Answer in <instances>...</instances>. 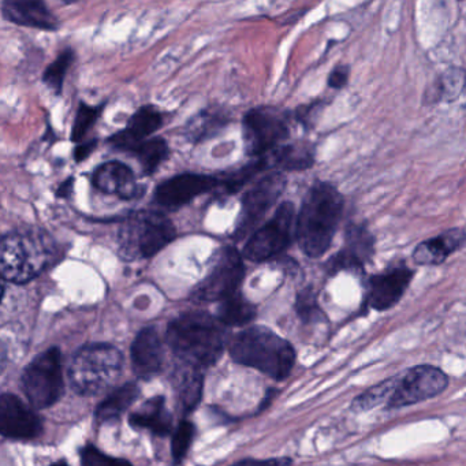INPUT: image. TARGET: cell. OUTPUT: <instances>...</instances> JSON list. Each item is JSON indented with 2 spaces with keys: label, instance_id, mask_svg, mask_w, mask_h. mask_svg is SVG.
I'll list each match as a JSON object with an SVG mask.
<instances>
[{
  "label": "cell",
  "instance_id": "8992f818",
  "mask_svg": "<svg viewBox=\"0 0 466 466\" xmlns=\"http://www.w3.org/2000/svg\"><path fill=\"white\" fill-rule=\"evenodd\" d=\"M174 223L159 211H138L119 231V252L125 260L149 258L176 238Z\"/></svg>",
  "mask_w": 466,
  "mask_h": 466
},
{
  "label": "cell",
  "instance_id": "4316f807",
  "mask_svg": "<svg viewBox=\"0 0 466 466\" xmlns=\"http://www.w3.org/2000/svg\"><path fill=\"white\" fill-rule=\"evenodd\" d=\"M256 308L241 293L233 294L219 302L217 320L222 326H245L255 320Z\"/></svg>",
  "mask_w": 466,
  "mask_h": 466
},
{
  "label": "cell",
  "instance_id": "5b68a950",
  "mask_svg": "<svg viewBox=\"0 0 466 466\" xmlns=\"http://www.w3.org/2000/svg\"><path fill=\"white\" fill-rule=\"evenodd\" d=\"M124 354L110 343H91L76 353L69 370L70 386L83 397H96L121 378Z\"/></svg>",
  "mask_w": 466,
  "mask_h": 466
},
{
  "label": "cell",
  "instance_id": "d4e9b609",
  "mask_svg": "<svg viewBox=\"0 0 466 466\" xmlns=\"http://www.w3.org/2000/svg\"><path fill=\"white\" fill-rule=\"evenodd\" d=\"M138 395H140V390L135 383H127L118 387L97 405L95 419L99 424L118 421L122 414L136 402Z\"/></svg>",
  "mask_w": 466,
  "mask_h": 466
},
{
  "label": "cell",
  "instance_id": "9a60e30c",
  "mask_svg": "<svg viewBox=\"0 0 466 466\" xmlns=\"http://www.w3.org/2000/svg\"><path fill=\"white\" fill-rule=\"evenodd\" d=\"M375 255V238L370 228L360 223H350L346 228L345 247L329 261L331 274L342 269H362Z\"/></svg>",
  "mask_w": 466,
  "mask_h": 466
},
{
  "label": "cell",
  "instance_id": "4dcf8cb0",
  "mask_svg": "<svg viewBox=\"0 0 466 466\" xmlns=\"http://www.w3.org/2000/svg\"><path fill=\"white\" fill-rule=\"evenodd\" d=\"M390 390H391V378L376 386L370 387L367 391L362 392L361 395L356 398L351 403V409L354 411H367L376 406L384 403L386 405L387 400L390 397Z\"/></svg>",
  "mask_w": 466,
  "mask_h": 466
},
{
  "label": "cell",
  "instance_id": "cb8c5ba5",
  "mask_svg": "<svg viewBox=\"0 0 466 466\" xmlns=\"http://www.w3.org/2000/svg\"><path fill=\"white\" fill-rule=\"evenodd\" d=\"M173 384L179 408L189 413L200 403L203 395V375L198 368L181 364L173 373Z\"/></svg>",
  "mask_w": 466,
  "mask_h": 466
},
{
  "label": "cell",
  "instance_id": "d6a6232c",
  "mask_svg": "<svg viewBox=\"0 0 466 466\" xmlns=\"http://www.w3.org/2000/svg\"><path fill=\"white\" fill-rule=\"evenodd\" d=\"M463 75L462 70H450L433 88L432 100H441L444 97L457 99L458 95L462 91Z\"/></svg>",
  "mask_w": 466,
  "mask_h": 466
},
{
  "label": "cell",
  "instance_id": "4fadbf2b",
  "mask_svg": "<svg viewBox=\"0 0 466 466\" xmlns=\"http://www.w3.org/2000/svg\"><path fill=\"white\" fill-rule=\"evenodd\" d=\"M43 432V421L34 408L15 394L0 395V435L31 441Z\"/></svg>",
  "mask_w": 466,
  "mask_h": 466
},
{
  "label": "cell",
  "instance_id": "52a82bcc",
  "mask_svg": "<svg viewBox=\"0 0 466 466\" xmlns=\"http://www.w3.org/2000/svg\"><path fill=\"white\" fill-rule=\"evenodd\" d=\"M21 383L32 408H50L58 402L65 391L61 350L51 348L32 360L24 370Z\"/></svg>",
  "mask_w": 466,
  "mask_h": 466
},
{
  "label": "cell",
  "instance_id": "1f68e13d",
  "mask_svg": "<svg viewBox=\"0 0 466 466\" xmlns=\"http://www.w3.org/2000/svg\"><path fill=\"white\" fill-rule=\"evenodd\" d=\"M100 114H102V107H92V106L81 103L72 130V140L75 141V143H80V141L86 137V133L96 124Z\"/></svg>",
  "mask_w": 466,
  "mask_h": 466
},
{
  "label": "cell",
  "instance_id": "30bf717a",
  "mask_svg": "<svg viewBox=\"0 0 466 466\" xmlns=\"http://www.w3.org/2000/svg\"><path fill=\"white\" fill-rule=\"evenodd\" d=\"M447 384L449 378L439 368L431 365L411 368L402 375L391 378V390L386 408L394 410L416 405L443 392Z\"/></svg>",
  "mask_w": 466,
  "mask_h": 466
},
{
  "label": "cell",
  "instance_id": "7bdbcfd3",
  "mask_svg": "<svg viewBox=\"0 0 466 466\" xmlns=\"http://www.w3.org/2000/svg\"><path fill=\"white\" fill-rule=\"evenodd\" d=\"M4 297V285H2V279H0V299Z\"/></svg>",
  "mask_w": 466,
  "mask_h": 466
},
{
  "label": "cell",
  "instance_id": "7c38bea8",
  "mask_svg": "<svg viewBox=\"0 0 466 466\" xmlns=\"http://www.w3.org/2000/svg\"><path fill=\"white\" fill-rule=\"evenodd\" d=\"M286 187V177L274 171L258 179L242 198L241 212L237 220L234 238L242 241L258 228L267 212L272 208Z\"/></svg>",
  "mask_w": 466,
  "mask_h": 466
},
{
  "label": "cell",
  "instance_id": "44dd1931",
  "mask_svg": "<svg viewBox=\"0 0 466 466\" xmlns=\"http://www.w3.org/2000/svg\"><path fill=\"white\" fill-rule=\"evenodd\" d=\"M465 244V233L461 228H451L439 234L435 238L421 242L414 249L413 260L420 266H439L444 263L452 253Z\"/></svg>",
  "mask_w": 466,
  "mask_h": 466
},
{
  "label": "cell",
  "instance_id": "ba28073f",
  "mask_svg": "<svg viewBox=\"0 0 466 466\" xmlns=\"http://www.w3.org/2000/svg\"><path fill=\"white\" fill-rule=\"evenodd\" d=\"M290 135V116L279 108L258 107L245 114L242 121L245 151L263 157L283 146Z\"/></svg>",
  "mask_w": 466,
  "mask_h": 466
},
{
  "label": "cell",
  "instance_id": "d6986e66",
  "mask_svg": "<svg viewBox=\"0 0 466 466\" xmlns=\"http://www.w3.org/2000/svg\"><path fill=\"white\" fill-rule=\"evenodd\" d=\"M2 15L10 23L42 31H56L58 18L43 2L35 0H10L2 5Z\"/></svg>",
  "mask_w": 466,
  "mask_h": 466
},
{
  "label": "cell",
  "instance_id": "f35d334b",
  "mask_svg": "<svg viewBox=\"0 0 466 466\" xmlns=\"http://www.w3.org/2000/svg\"><path fill=\"white\" fill-rule=\"evenodd\" d=\"M293 461L288 457L269 458V460H249L239 461L231 466H291Z\"/></svg>",
  "mask_w": 466,
  "mask_h": 466
},
{
  "label": "cell",
  "instance_id": "5bb4252c",
  "mask_svg": "<svg viewBox=\"0 0 466 466\" xmlns=\"http://www.w3.org/2000/svg\"><path fill=\"white\" fill-rule=\"evenodd\" d=\"M219 187V179L206 174H181L166 179L155 190L154 200L166 209H178Z\"/></svg>",
  "mask_w": 466,
  "mask_h": 466
},
{
  "label": "cell",
  "instance_id": "603a6c76",
  "mask_svg": "<svg viewBox=\"0 0 466 466\" xmlns=\"http://www.w3.org/2000/svg\"><path fill=\"white\" fill-rule=\"evenodd\" d=\"M269 167H277L282 171H302L312 167L316 159V149L308 141L285 144L267 155Z\"/></svg>",
  "mask_w": 466,
  "mask_h": 466
},
{
  "label": "cell",
  "instance_id": "484cf974",
  "mask_svg": "<svg viewBox=\"0 0 466 466\" xmlns=\"http://www.w3.org/2000/svg\"><path fill=\"white\" fill-rule=\"evenodd\" d=\"M228 124V116L225 110L207 108L195 118L190 119L185 129V135L193 143H200L207 138L214 137Z\"/></svg>",
  "mask_w": 466,
  "mask_h": 466
},
{
  "label": "cell",
  "instance_id": "e575fe53",
  "mask_svg": "<svg viewBox=\"0 0 466 466\" xmlns=\"http://www.w3.org/2000/svg\"><path fill=\"white\" fill-rule=\"evenodd\" d=\"M297 313L305 323L308 321L323 320L324 315L316 301V294L312 288L304 289L299 291L296 304Z\"/></svg>",
  "mask_w": 466,
  "mask_h": 466
},
{
  "label": "cell",
  "instance_id": "ffe728a7",
  "mask_svg": "<svg viewBox=\"0 0 466 466\" xmlns=\"http://www.w3.org/2000/svg\"><path fill=\"white\" fill-rule=\"evenodd\" d=\"M163 124V116L155 107H141L127 122V127L110 138V144L122 151H132L148 140Z\"/></svg>",
  "mask_w": 466,
  "mask_h": 466
},
{
  "label": "cell",
  "instance_id": "ac0fdd59",
  "mask_svg": "<svg viewBox=\"0 0 466 466\" xmlns=\"http://www.w3.org/2000/svg\"><path fill=\"white\" fill-rule=\"evenodd\" d=\"M95 187L107 195H116L124 200H132L143 195L146 190L136 181L135 174L121 162H108L95 171Z\"/></svg>",
  "mask_w": 466,
  "mask_h": 466
},
{
  "label": "cell",
  "instance_id": "f546056e",
  "mask_svg": "<svg viewBox=\"0 0 466 466\" xmlns=\"http://www.w3.org/2000/svg\"><path fill=\"white\" fill-rule=\"evenodd\" d=\"M75 53H73L70 48L67 50L62 51L59 54L58 58L47 67V70L45 72V76H43V81H45L46 86L48 88L56 91V94L62 91V86H64L65 77H66L67 72H69L70 66H72L73 62H75Z\"/></svg>",
  "mask_w": 466,
  "mask_h": 466
},
{
  "label": "cell",
  "instance_id": "b9f144b4",
  "mask_svg": "<svg viewBox=\"0 0 466 466\" xmlns=\"http://www.w3.org/2000/svg\"><path fill=\"white\" fill-rule=\"evenodd\" d=\"M51 466H69V463L66 461H58V462H54Z\"/></svg>",
  "mask_w": 466,
  "mask_h": 466
},
{
  "label": "cell",
  "instance_id": "83f0119b",
  "mask_svg": "<svg viewBox=\"0 0 466 466\" xmlns=\"http://www.w3.org/2000/svg\"><path fill=\"white\" fill-rule=\"evenodd\" d=\"M167 143L163 138H148L130 151L140 163L144 176H152L168 157Z\"/></svg>",
  "mask_w": 466,
  "mask_h": 466
},
{
  "label": "cell",
  "instance_id": "7a4b0ae2",
  "mask_svg": "<svg viewBox=\"0 0 466 466\" xmlns=\"http://www.w3.org/2000/svg\"><path fill=\"white\" fill-rule=\"evenodd\" d=\"M166 339L182 364L200 370L217 364L226 346L222 324L201 310L185 312L174 319L168 324Z\"/></svg>",
  "mask_w": 466,
  "mask_h": 466
},
{
  "label": "cell",
  "instance_id": "d590c367",
  "mask_svg": "<svg viewBox=\"0 0 466 466\" xmlns=\"http://www.w3.org/2000/svg\"><path fill=\"white\" fill-rule=\"evenodd\" d=\"M81 466H133L129 461L110 457L92 444H86L80 451Z\"/></svg>",
  "mask_w": 466,
  "mask_h": 466
},
{
  "label": "cell",
  "instance_id": "8fae6325",
  "mask_svg": "<svg viewBox=\"0 0 466 466\" xmlns=\"http://www.w3.org/2000/svg\"><path fill=\"white\" fill-rule=\"evenodd\" d=\"M244 277V260L238 250L233 247L223 248L218 253L208 275L193 291L192 299L196 302L223 301L238 293Z\"/></svg>",
  "mask_w": 466,
  "mask_h": 466
},
{
  "label": "cell",
  "instance_id": "836d02e7",
  "mask_svg": "<svg viewBox=\"0 0 466 466\" xmlns=\"http://www.w3.org/2000/svg\"><path fill=\"white\" fill-rule=\"evenodd\" d=\"M193 438H195V425L189 421L179 422L173 435V444H171V454H173L174 462L179 463L187 457Z\"/></svg>",
  "mask_w": 466,
  "mask_h": 466
},
{
  "label": "cell",
  "instance_id": "e0dca14e",
  "mask_svg": "<svg viewBox=\"0 0 466 466\" xmlns=\"http://www.w3.org/2000/svg\"><path fill=\"white\" fill-rule=\"evenodd\" d=\"M165 361V349L155 327L141 329L132 345L133 370L137 378L149 380L159 375Z\"/></svg>",
  "mask_w": 466,
  "mask_h": 466
},
{
  "label": "cell",
  "instance_id": "74e56055",
  "mask_svg": "<svg viewBox=\"0 0 466 466\" xmlns=\"http://www.w3.org/2000/svg\"><path fill=\"white\" fill-rule=\"evenodd\" d=\"M349 77H350V69L349 66H345V65H340V66L335 67L329 76V86H331L332 89H342L343 86L348 84Z\"/></svg>",
  "mask_w": 466,
  "mask_h": 466
},
{
  "label": "cell",
  "instance_id": "9c48e42d",
  "mask_svg": "<svg viewBox=\"0 0 466 466\" xmlns=\"http://www.w3.org/2000/svg\"><path fill=\"white\" fill-rule=\"evenodd\" d=\"M296 233V209L285 201L278 207L271 219L250 234L244 248V258L253 263H263L279 256L293 242Z\"/></svg>",
  "mask_w": 466,
  "mask_h": 466
},
{
  "label": "cell",
  "instance_id": "7402d4cb",
  "mask_svg": "<svg viewBox=\"0 0 466 466\" xmlns=\"http://www.w3.org/2000/svg\"><path fill=\"white\" fill-rule=\"evenodd\" d=\"M129 422L135 430H147L157 436H167L173 430V414L166 406L165 398L155 397L133 411Z\"/></svg>",
  "mask_w": 466,
  "mask_h": 466
},
{
  "label": "cell",
  "instance_id": "2e32d148",
  "mask_svg": "<svg viewBox=\"0 0 466 466\" xmlns=\"http://www.w3.org/2000/svg\"><path fill=\"white\" fill-rule=\"evenodd\" d=\"M413 275L410 268L400 264L370 277L368 283L370 307L376 310H387L394 307L402 299Z\"/></svg>",
  "mask_w": 466,
  "mask_h": 466
},
{
  "label": "cell",
  "instance_id": "60d3db41",
  "mask_svg": "<svg viewBox=\"0 0 466 466\" xmlns=\"http://www.w3.org/2000/svg\"><path fill=\"white\" fill-rule=\"evenodd\" d=\"M7 364V349L4 343L0 342V373L4 372Z\"/></svg>",
  "mask_w": 466,
  "mask_h": 466
},
{
  "label": "cell",
  "instance_id": "8d00e7d4",
  "mask_svg": "<svg viewBox=\"0 0 466 466\" xmlns=\"http://www.w3.org/2000/svg\"><path fill=\"white\" fill-rule=\"evenodd\" d=\"M323 100H316V102L310 103V105L302 106L299 110L296 111V119L305 127V129H310L315 127V122L318 121L319 116L324 108Z\"/></svg>",
  "mask_w": 466,
  "mask_h": 466
},
{
  "label": "cell",
  "instance_id": "3957f363",
  "mask_svg": "<svg viewBox=\"0 0 466 466\" xmlns=\"http://www.w3.org/2000/svg\"><path fill=\"white\" fill-rule=\"evenodd\" d=\"M54 239L43 230H17L0 238V279L29 282L56 261Z\"/></svg>",
  "mask_w": 466,
  "mask_h": 466
},
{
  "label": "cell",
  "instance_id": "6da1fadb",
  "mask_svg": "<svg viewBox=\"0 0 466 466\" xmlns=\"http://www.w3.org/2000/svg\"><path fill=\"white\" fill-rule=\"evenodd\" d=\"M343 208V196L331 184L318 182L308 190L296 218L297 241L305 255L320 258L329 249L342 220Z\"/></svg>",
  "mask_w": 466,
  "mask_h": 466
},
{
  "label": "cell",
  "instance_id": "277c9868",
  "mask_svg": "<svg viewBox=\"0 0 466 466\" xmlns=\"http://www.w3.org/2000/svg\"><path fill=\"white\" fill-rule=\"evenodd\" d=\"M231 359L275 380H285L296 364L293 346L266 327H250L228 343Z\"/></svg>",
  "mask_w": 466,
  "mask_h": 466
},
{
  "label": "cell",
  "instance_id": "f1b7e54d",
  "mask_svg": "<svg viewBox=\"0 0 466 466\" xmlns=\"http://www.w3.org/2000/svg\"><path fill=\"white\" fill-rule=\"evenodd\" d=\"M268 167V157H258L255 162L249 163V165L244 166V167L228 174L225 179H219V187H223L226 195H234V193L238 192L242 187H245L247 182H249L253 177L258 176V174L267 170Z\"/></svg>",
  "mask_w": 466,
  "mask_h": 466
},
{
  "label": "cell",
  "instance_id": "ab89813d",
  "mask_svg": "<svg viewBox=\"0 0 466 466\" xmlns=\"http://www.w3.org/2000/svg\"><path fill=\"white\" fill-rule=\"evenodd\" d=\"M96 147V141H91V143L78 144L77 148L75 151L76 162H83L84 159L89 157Z\"/></svg>",
  "mask_w": 466,
  "mask_h": 466
}]
</instances>
